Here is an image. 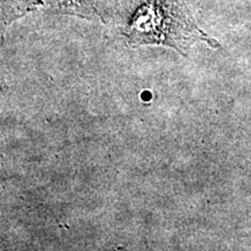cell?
<instances>
[{"label": "cell", "mask_w": 251, "mask_h": 251, "mask_svg": "<svg viewBox=\"0 0 251 251\" xmlns=\"http://www.w3.org/2000/svg\"><path fill=\"white\" fill-rule=\"evenodd\" d=\"M125 35L133 48L165 45L184 55L193 41H206L212 47H219L196 26L183 0H139Z\"/></svg>", "instance_id": "cell-1"}]
</instances>
